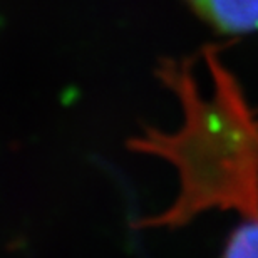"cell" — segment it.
<instances>
[{
    "label": "cell",
    "instance_id": "1",
    "mask_svg": "<svg viewBox=\"0 0 258 258\" xmlns=\"http://www.w3.org/2000/svg\"><path fill=\"white\" fill-rule=\"evenodd\" d=\"M211 91L203 94L188 66L164 62L161 79L183 106V124L174 133L148 129L129 141L133 151L166 159L178 169L179 195L139 228L179 226L210 208L235 210L238 225L258 223V119L238 82L215 54H206Z\"/></svg>",
    "mask_w": 258,
    "mask_h": 258
},
{
    "label": "cell",
    "instance_id": "2",
    "mask_svg": "<svg viewBox=\"0 0 258 258\" xmlns=\"http://www.w3.org/2000/svg\"><path fill=\"white\" fill-rule=\"evenodd\" d=\"M193 9L221 32H246L258 27V0H189Z\"/></svg>",
    "mask_w": 258,
    "mask_h": 258
},
{
    "label": "cell",
    "instance_id": "3",
    "mask_svg": "<svg viewBox=\"0 0 258 258\" xmlns=\"http://www.w3.org/2000/svg\"><path fill=\"white\" fill-rule=\"evenodd\" d=\"M221 258H258V223L236 225Z\"/></svg>",
    "mask_w": 258,
    "mask_h": 258
}]
</instances>
